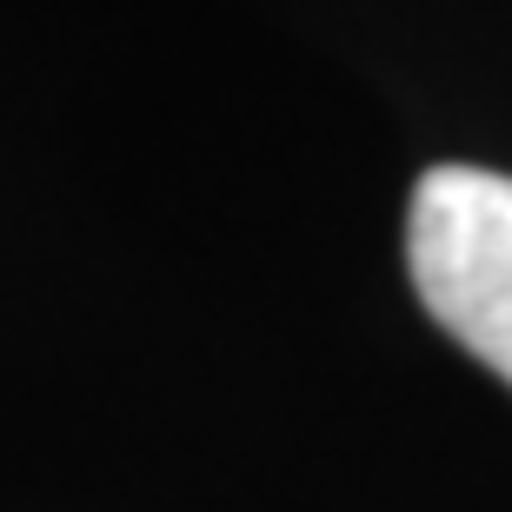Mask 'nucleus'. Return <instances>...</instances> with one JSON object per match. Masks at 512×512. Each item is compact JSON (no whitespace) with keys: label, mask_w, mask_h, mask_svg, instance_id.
<instances>
[{"label":"nucleus","mask_w":512,"mask_h":512,"mask_svg":"<svg viewBox=\"0 0 512 512\" xmlns=\"http://www.w3.org/2000/svg\"><path fill=\"white\" fill-rule=\"evenodd\" d=\"M406 266L426 313L512 386V173H426L406 213Z\"/></svg>","instance_id":"1"}]
</instances>
